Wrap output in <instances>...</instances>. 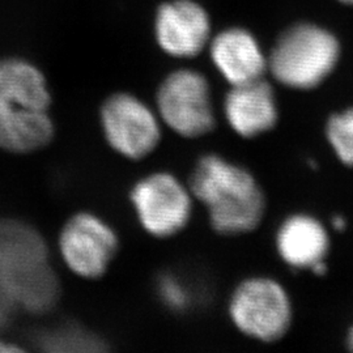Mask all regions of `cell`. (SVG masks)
<instances>
[{"label": "cell", "instance_id": "6da1fadb", "mask_svg": "<svg viewBox=\"0 0 353 353\" xmlns=\"http://www.w3.org/2000/svg\"><path fill=\"white\" fill-rule=\"evenodd\" d=\"M189 188L202 203L210 225L220 236H241L261 225L265 196L256 178L245 166L217 153L203 154L191 172Z\"/></svg>", "mask_w": 353, "mask_h": 353}, {"label": "cell", "instance_id": "7a4b0ae2", "mask_svg": "<svg viewBox=\"0 0 353 353\" xmlns=\"http://www.w3.org/2000/svg\"><path fill=\"white\" fill-rule=\"evenodd\" d=\"M46 77L23 59L0 61V150L26 154L46 148L55 137Z\"/></svg>", "mask_w": 353, "mask_h": 353}, {"label": "cell", "instance_id": "3957f363", "mask_svg": "<svg viewBox=\"0 0 353 353\" xmlns=\"http://www.w3.org/2000/svg\"><path fill=\"white\" fill-rule=\"evenodd\" d=\"M0 292L16 309L33 314L50 312L61 296L46 241L37 229L11 219H0Z\"/></svg>", "mask_w": 353, "mask_h": 353}, {"label": "cell", "instance_id": "277c9868", "mask_svg": "<svg viewBox=\"0 0 353 353\" xmlns=\"http://www.w3.org/2000/svg\"><path fill=\"white\" fill-rule=\"evenodd\" d=\"M339 41L314 24L292 26L279 38L267 68L280 84L293 89L318 87L339 62Z\"/></svg>", "mask_w": 353, "mask_h": 353}, {"label": "cell", "instance_id": "5b68a950", "mask_svg": "<svg viewBox=\"0 0 353 353\" xmlns=\"http://www.w3.org/2000/svg\"><path fill=\"white\" fill-rule=\"evenodd\" d=\"M161 123L185 139H199L217 126L211 87L201 72L176 70L163 80L156 93Z\"/></svg>", "mask_w": 353, "mask_h": 353}, {"label": "cell", "instance_id": "8992f818", "mask_svg": "<svg viewBox=\"0 0 353 353\" xmlns=\"http://www.w3.org/2000/svg\"><path fill=\"white\" fill-rule=\"evenodd\" d=\"M128 196L140 227L154 239L176 237L191 221L192 192L170 172L159 170L140 178Z\"/></svg>", "mask_w": 353, "mask_h": 353}, {"label": "cell", "instance_id": "52a82bcc", "mask_svg": "<svg viewBox=\"0 0 353 353\" xmlns=\"http://www.w3.org/2000/svg\"><path fill=\"white\" fill-rule=\"evenodd\" d=\"M232 323L243 335L263 341H278L292 323L290 296L276 280L265 276L245 279L228 303Z\"/></svg>", "mask_w": 353, "mask_h": 353}, {"label": "cell", "instance_id": "ba28073f", "mask_svg": "<svg viewBox=\"0 0 353 353\" xmlns=\"http://www.w3.org/2000/svg\"><path fill=\"white\" fill-rule=\"evenodd\" d=\"M100 126L108 145L131 161L151 156L163 137V123L156 109L125 92L114 93L102 102Z\"/></svg>", "mask_w": 353, "mask_h": 353}, {"label": "cell", "instance_id": "9c48e42d", "mask_svg": "<svg viewBox=\"0 0 353 353\" xmlns=\"http://www.w3.org/2000/svg\"><path fill=\"white\" fill-rule=\"evenodd\" d=\"M58 250L64 265L79 278L106 275L119 252V236L101 216L80 211L70 216L59 232Z\"/></svg>", "mask_w": 353, "mask_h": 353}, {"label": "cell", "instance_id": "30bf717a", "mask_svg": "<svg viewBox=\"0 0 353 353\" xmlns=\"http://www.w3.org/2000/svg\"><path fill=\"white\" fill-rule=\"evenodd\" d=\"M156 37L160 48L172 57H195L210 38V19L202 7L191 0L168 3L157 13Z\"/></svg>", "mask_w": 353, "mask_h": 353}, {"label": "cell", "instance_id": "8fae6325", "mask_svg": "<svg viewBox=\"0 0 353 353\" xmlns=\"http://www.w3.org/2000/svg\"><path fill=\"white\" fill-rule=\"evenodd\" d=\"M228 126L243 139H254L271 131L278 123L276 99L263 80L233 85L224 99Z\"/></svg>", "mask_w": 353, "mask_h": 353}, {"label": "cell", "instance_id": "7c38bea8", "mask_svg": "<svg viewBox=\"0 0 353 353\" xmlns=\"http://www.w3.org/2000/svg\"><path fill=\"white\" fill-rule=\"evenodd\" d=\"M211 58L221 76L233 85L263 79L267 58L252 33L245 29H228L214 37Z\"/></svg>", "mask_w": 353, "mask_h": 353}, {"label": "cell", "instance_id": "4fadbf2b", "mask_svg": "<svg viewBox=\"0 0 353 353\" xmlns=\"http://www.w3.org/2000/svg\"><path fill=\"white\" fill-rule=\"evenodd\" d=\"M276 249L287 265L294 268L312 267L327 254V232L314 217L293 214L279 228Z\"/></svg>", "mask_w": 353, "mask_h": 353}, {"label": "cell", "instance_id": "5bb4252c", "mask_svg": "<svg viewBox=\"0 0 353 353\" xmlns=\"http://www.w3.org/2000/svg\"><path fill=\"white\" fill-rule=\"evenodd\" d=\"M41 344L51 352H102L108 348L101 336L76 323L49 330L42 336Z\"/></svg>", "mask_w": 353, "mask_h": 353}, {"label": "cell", "instance_id": "9a60e30c", "mask_svg": "<svg viewBox=\"0 0 353 353\" xmlns=\"http://www.w3.org/2000/svg\"><path fill=\"white\" fill-rule=\"evenodd\" d=\"M327 139L341 163L353 166V108L328 119Z\"/></svg>", "mask_w": 353, "mask_h": 353}, {"label": "cell", "instance_id": "2e32d148", "mask_svg": "<svg viewBox=\"0 0 353 353\" xmlns=\"http://www.w3.org/2000/svg\"><path fill=\"white\" fill-rule=\"evenodd\" d=\"M160 297L172 310H185L190 303L188 288L173 275L161 276L159 281Z\"/></svg>", "mask_w": 353, "mask_h": 353}, {"label": "cell", "instance_id": "e0dca14e", "mask_svg": "<svg viewBox=\"0 0 353 353\" xmlns=\"http://www.w3.org/2000/svg\"><path fill=\"white\" fill-rule=\"evenodd\" d=\"M24 348L20 345H16L11 341H3L0 339V353L8 352H23Z\"/></svg>", "mask_w": 353, "mask_h": 353}, {"label": "cell", "instance_id": "ac0fdd59", "mask_svg": "<svg viewBox=\"0 0 353 353\" xmlns=\"http://www.w3.org/2000/svg\"><path fill=\"white\" fill-rule=\"evenodd\" d=\"M312 270H313V272L318 275V276H321V275H325L326 272H327V265H325V262L323 261H319V262H316L314 265L310 267Z\"/></svg>", "mask_w": 353, "mask_h": 353}, {"label": "cell", "instance_id": "d6986e66", "mask_svg": "<svg viewBox=\"0 0 353 353\" xmlns=\"http://www.w3.org/2000/svg\"><path fill=\"white\" fill-rule=\"evenodd\" d=\"M347 225V223H345V220L341 217V216H335L334 219H332V227L335 230H344V228Z\"/></svg>", "mask_w": 353, "mask_h": 353}, {"label": "cell", "instance_id": "ffe728a7", "mask_svg": "<svg viewBox=\"0 0 353 353\" xmlns=\"http://www.w3.org/2000/svg\"><path fill=\"white\" fill-rule=\"evenodd\" d=\"M348 345L353 351V328L350 331V335H348Z\"/></svg>", "mask_w": 353, "mask_h": 353}, {"label": "cell", "instance_id": "44dd1931", "mask_svg": "<svg viewBox=\"0 0 353 353\" xmlns=\"http://www.w3.org/2000/svg\"><path fill=\"white\" fill-rule=\"evenodd\" d=\"M341 1L344 4H352L353 6V0H341Z\"/></svg>", "mask_w": 353, "mask_h": 353}]
</instances>
